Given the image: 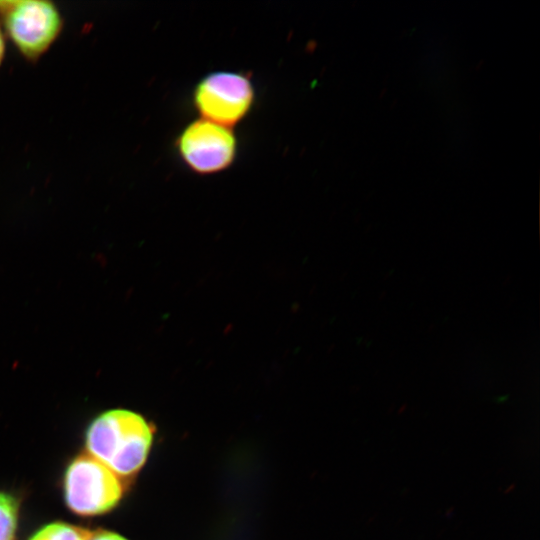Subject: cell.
Segmentation results:
<instances>
[{"mask_svg":"<svg viewBox=\"0 0 540 540\" xmlns=\"http://www.w3.org/2000/svg\"><path fill=\"white\" fill-rule=\"evenodd\" d=\"M154 429L140 414L112 409L95 418L87 429V452L122 479L136 474L144 465Z\"/></svg>","mask_w":540,"mask_h":540,"instance_id":"6da1fadb","label":"cell"},{"mask_svg":"<svg viewBox=\"0 0 540 540\" xmlns=\"http://www.w3.org/2000/svg\"><path fill=\"white\" fill-rule=\"evenodd\" d=\"M1 28L27 61L36 62L60 36L64 19L48 0L0 1Z\"/></svg>","mask_w":540,"mask_h":540,"instance_id":"7a4b0ae2","label":"cell"},{"mask_svg":"<svg viewBox=\"0 0 540 540\" xmlns=\"http://www.w3.org/2000/svg\"><path fill=\"white\" fill-rule=\"evenodd\" d=\"M64 492L66 504L74 513L98 515L118 504L124 493V479L84 452L67 468Z\"/></svg>","mask_w":540,"mask_h":540,"instance_id":"3957f363","label":"cell"},{"mask_svg":"<svg viewBox=\"0 0 540 540\" xmlns=\"http://www.w3.org/2000/svg\"><path fill=\"white\" fill-rule=\"evenodd\" d=\"M192 98L202 118L230 127L250 112L255 93L248 75L217 71L196 84Z\"/></svg>","mask_w":540,"mask_h":540,"instance_id":"277c9868","label":"cell"},{"mask_svg":"<svg viewBox=\"0 0 540 540\" xmlns=\"http://www.w3.org/2000/svg\"><path fill=\"white\" fill-rule=\"evenodd\" d=\"M176 147L189 169L206 175L221 172L234 162L237 140L230 127L202 118L180 132Z\"/></svg>","mask_w":540,"mask_h":540,"instance_id":"5b68a950","label":"cell"},{"mask_svg":"<svg viewBox=\"0 0 540 540\" xmlns=\"http://www.w3.org/2000/svg\"><path fill=\"white\" fill-rule=\"evenodd\" d=\"M90 530L55 522L41 528L30 540H87Z\"/></svg>","mask_w":540,"mask_h":540,"instance_id":"8992f818","label":"cell"},{"mask_svg":"<svg viewBox=\"0 0 540 540\" xmlns=\"http://www.w3.org/2000/svg\"><path fill=\"white\" fill-rule=\"evenodd\" d=\"M18 502L6 493H0V540H15Z\"/></svg>","mask_w":540,"mask_h":540,"instance_id":"52a82bcc","label":"cell"},{"mask_svg":"<svg viewBox=\"0 0 540 540\" xmlns=\"http://www.w3.org/2000/svg\"><path fill=\"white\" fill-rule=\"evenodd\" d=\"M87 540H127L126 538L120 536L119 534L97 529L94 531L90 530Z\"/></svg>","mask_w":540,"mask_h":540,"instance_id":"ba28073f","label":"cell"},{"mask_svg":"<svg viewBox=\"0 0 540 540\" xmlns=\"http://www.w3.org/2000/svg\"><path fill=\"white\" fill-rule=\"evenodd\" d=\"M6 36L0 26V67L4 61L6 54Z\"/></svg>","mask_w":540,"mask_h":540,"instance_id":"9c48e42d","label":"cell"}]
</instances>
